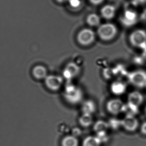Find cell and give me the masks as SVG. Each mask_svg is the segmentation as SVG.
<instances>
[{"label":"cell","mask_w":146,"mask_h":146,"mask_svg":"<svg viewBox=\"0 0 146 146\" xmlns=\"http://www.w3.org/2000/svg\"><path fill=\"white\" fill-rule=\"evenodd\" d=\"M64 97L69 103L75 104L79 103L82 98V93L79 88L72 84H67L65 89Z\"/></svg>","instance_id":"1"},{"label":"cell","mask_w":146,"mask_h":146,"mask_svg":"<svg viewBox=\"0 0 146 146\" xmlns=\"http://www.w3.org/2000/svg\"><path fill=\"white\" fill-rule=\"evenodd\" d=\"M97 33L101 39L104 41H110L116 35L117 29L114 24L106 23L99 27Z\"/></svg>","instance_id":"2"},{"label":"cell","mask_w":146,"mask_h":146,"mask_svg":"<svg viewBox=\"0 0 146 146\" xmlns=\"http://www.w3.org/2000/svg\"><path fill=\"white\" fill-rule=\"evenodd\" d=\"M129 40L134 47L144 49L146 48V32L144 30H135L131 34Z\"/></svg>","instance_id":"3"},{"label":"cell","mask_w":146,"mask_h":146,"mask_svg":"<svg viewBox=\"0 0 146 146\" xmlns=\"http://www.w3.org/2000/svg\"><path fill=\"white\" fill-rule=\"evenodd\" d=\"M128 78L131 84L138 88L146 87V72L142 70H137L129 74Z\"/></svg>","instance_id":"4"},{"label":"cell","mask_w":146,"mask_h":146,"mask_svg":"<svg viewBox=\"0 0 146 146\" xmlns=\"http://www.w3.org/2000/svg\"><path fill=\"white\" fill-rule=\"evenodd\" d=\"M94 32L89 29H84L79 32L77 36V40L82 45H89L95 40Z\"/></svg>","instance_id":"5"},{"label":"cell","mask_w":146,"mask_h":146,"mask_svg":"<svg viewBox=\"0 0 146 146\" xmlns=\"http://www.w3.org/2000/svg\"><path fill=\"white\" fill-rule=\"evenodd\" d=\"M125 105L120 99H112L107 103V109L111 114L116 115L124 112Z\"/></svg>","instance_id":"6"},{"label":"cell","mask_w":146,"mask_h":146,"mask_svg":"<svg viewBox=\"0 0 146 146\" xmlns=\"http://www.w3.org/2000/svg\"><path fill=\"white\" fill-rule=\"evenodd\" d=\"M139 121L135 116H126L121 120V126L128 132H134L139 127Z\"/></svg>","instance_id":"7"},{"label":"cell","mask_w":146,"mask_h":146,"mask_svg":"<svg viewBox=\"0 0 146 146\" xmlns=\"http://www.w3.org/2000/svg\"><path fill=\"white\" fill-rule=\"evenodd\" d=\"M45 79L46 86L52 91H57L60 89L63 83L62 78L58 76L49 75Z\"/></svg>","instance_id":"8"},{"label":"cell","mask_w":146,"mask_h":146,"mask_svg":"<svg viewBox=\"0 0 146 146\" xmlns=\"http://www.w3.org/2000/svg\"><path fill=\"white\" fill-rule=\"evenodd\" d=\"M80 72V68L76 64L71 62L68 64L63 72V77L67 80H70L76 76Z\"/></svg>","instance_id":"9"},{"label":"cell","mask_w":146,"mask_h":146,"mask_svg":"<svg viewBox=\"0 0 146 146\" xmlns=\"http://www.w3.org/2000/svg\"><path fill=\"white\" fill-rule=\"evenodd\" d=\"M144 101V97L142 94L137 91L131 92L128 96V103L139 107Z\"/></svg>","instance_id":"10"},{"label":"cell","mask_w":146,"mask_h":146,"mask_svg":"<svg viewBox=\"0 0 146 146\" xmlns=\"http://www.w3.org/2000/svg\"><path fill=\"white\" fill-rule=\"evenodd\" d=\"M137 19V16L135 12L128 10L125 12L124 16L122 18V22L125 26H132L136 23Z\"/></svg>","instance_id":"11"},{"label":"cell","mask_w":146,"mask_h":146,"mask_svg":"<svg viewBox=\"0 0 146 146\" xmlns=\"http://www.w3.org/2000/svg\"><path fill=\"white\" fill-rule=\"evenodd\" d=\"M126 89V85L121 81H115L111 86V92L116 95H122L125 93Z\"/></svg>","instance_id":"12"},{"label":"cell","mask_w":146,"mask_h":146,"mask_svg":"<svg viewBox=\"0 0 146 146\" xmlns=\"http://www.w3.org/2000/svg\"><path fill=\"white\" fill-rule=\"evenodd\" d=\"M101 13L103 18L106 19H111L115 15L116 9L114 6L107 5L102 8Z\"/></svg>","instance_id":"13"},{"label":"cell","mask_w":146,"mask_h":146,"mask_svg":"<svg viewBox=\"0 0 146 146\" xmlns=\"http://www.w3.org/2000/svg\"><path fill=\"white\" fill-rule=\"evenodd\" d=\"M33 74L36 79H46L47 76V71L45 67L42 66H37L34 68L33 70Z\"/></svg>","instance_id":"14"},{"label":"cell","mask_w":146,"mask_h":146,"mask_svg":"<svg viewBox=\"0 0 146 146\" xmlns=\"http://www.w3.org/2000/svg\"><path fill=\"white\" fill-rule=\"evenodd\" d=\"M138 112L139 107L129 103L125 105L123 113H125L126 116L135 117Z\"/></svg>","instance_id":"15"},{"label":"cell","mask_w":146,"mask_h":146,"mask_svg":"<svg viewBox=\"0 0 146 146\" xmlns=\"http://www.w3.org/2000/svg\"><path fill=\"white\" fill-rule=\"evenodd\" d=\"M95 104L91 101H87L83 103L82 110L83 114L91 115L95 111Z\"/></svg>","instance_id":"16"},{"label":"cell","mask_w":146,"mask_h":146,"mask_svg":"<svg viewBox=\"0 0 146 146\" xmlns=\"http://www.w3.org/2000/svg\"><path fill=\"white\" fill-rule=\"evenodd\" d=\"M62 146H77L78 142L74 136L65 137L62 141Z\"/></svg>","instance_id":"17"},{"label":"cell","mask_w":146,"mask_h":146,"mask_svg":"<svg viewBox=\"0 0 146 146\" xmlns=\"http://www.w3.org/2000/svg\"><path fill=\"white\" fill-rule=\"evenodd\" d=\"M109 127V126L108 123L103 121H99L94 125V129L97 133L106 132Z\"/></svg>","instance_id":"18"},{"label":"cell","mask_w":146,"mask_h":146,"mask_svg":"<svg viewBox=\"0 0 146 146\" xmlns=\"http://www.w3.org/2000/svg\"><path fill=\"white\" fill-rule=\"evenodd\" d=\"M87 22L91 26H97L100 22L99 16L96 14H91L87 17Z\"/></svg>","instance_id":"19"},{"label":"cell","mask_w":146,"mask_h":146,"mask_svg":"<svg viewBox=\"0 0 146 146\" xmlns=\"http://www.w3.org/2000/svg\"><path fill=\"white\" fill-rule=\"evenodd\" d=\"M92 122V118L91 115L83 114L79 119L80 124L83 127H87L91 124Z\"/></svg>","instance_id":"20"},{"label":"cell","mask_w":146,"mask_h":146,"mask_svg":"<svg viewBox=\"0 0 146 146\" xmlns=\"http://www.w3.org/2000/svg\"><path fill=\"white\" fill-rule=\"evenodd\" d=\"M100 143L96 137L89 136L83 141V146H100Z\"/></svg>","instance_id":"21"},{"label":"cell","mask_w":146,"mask_h":146,"mask_svg":"<svg viewBox=\"0 0 146 146\" xmlns=\"http://www.w3.org/2000/svg\"><path fill=\"white\" fill-rule=\"evenodd\" d=\"M109 126L114 129H117L121 126V120L117 119H112L108 123Z\"/></svg>","instance_id":"22"},{"label":"cell","mask_w":146,"mask_h":146,"mask_svg":"<svg viewBox=\"0 0 146 146\" xmlns=\"http://www.w3.org/2000/svg\"><path fill=\"white\" fill-rule=\"evenodd\" d=\"M97 135L96 138L98 140L100 143H104L108 140V136L107 135L106 132H101L97 133Z\"/></svg>","instance_id":"23"},{"label":"cell","mask_w":146,"mask_h":146,"mask_svg":"<svg viewBox=\"0 0 146 146\" xmlns=\"http://www.w3.org/2000/svg\"><path fill=\"white\" fill-rule=\"evenodd\" d=\"M69 3L71 7L73 8H77L81 5L80 0H68Z\"/></svg>","instance_id":"24"},{"label":"cell","mask_w":146,"mask_h":146,"mask_svg":"<svg viewBox=\"0 0 146 146\" xmlns=\"http://www.w3.org/2000/svg\"><path fill=\"white\" fill-rule=\"evenodd\" d=\"M141 132L143 134L146 135V122L143 123L141 126Z\"/></svg>","instance_id":"25"},{"label":"cell","mask_w":146,"mask_h":146,"mask_svg":"<svg viewBox=\"0 0 146 146\" xmlns=\"http://www.w3.org/2000/svg\"><path fill=\"white\" fill-rule=\"evenodd\" d=\"M104 0H90L91 3L94 5H99L101 4Z\"/></svg>","instance_id":"26"},{"label":"cell","mask_w":146,"mask_h":146,"mask_svg":"<svg viewBox=\"0 0 146 146\" xmlns=\"http://www.w3.org/2000/svg\"><path fill=\"white\" fill-rule=\"evenodd\" d=\"M80 130L78 129H75L74 131H73V133L74 136L75 137L76 136H79L78 135L80 134Z\"/></svg>","instance_id":"27"},{"label":"cell","mask_w":146,"mask_h":146,"mask_svg":"<svg viewBox=\"0 0 146 146\" xmlns=\"http://www.w3.org/2000/svg\"><path fill=\"white\" fill-rule=\"evenodd\" d=\"M57 2H59V3H64V2L67 1L68 0H56Z\"/></svg>","instance_id":"28"},{"label":"cell","mask_w":146,"mask_h":146,"mask_svg":"<svg viewBox=\"0 0 146 146\" xmlns=\"http://www.w3.org/2000/svg\"><path fill=\"white\" fill-rule=\"evenodd\" d=\"M144 55L145 57L146 58V48L144 49Z\"/></svg>","instance_id":"29"},{"label":"cell","mask_w":146,"mask_h":146,"mask_svg":"<svg viewBox=\"0 0 146 146\" xmlns=\"http://www.w3.org/2000/svg\"><path fill=\"white\" fill-rule=\"evenodd\" d=\"M145 113H146V108H145Z\"/></svg>","instance_id":"30"},{"label":"cell","mask_w":146,"mask_h":146,"mask_svg":"<svg viewBox=\"0 0 146 146\" xmlns=\"http://www.w3.org/2000/svg\"></svg>","instance_id":"31"}]
</instances>
